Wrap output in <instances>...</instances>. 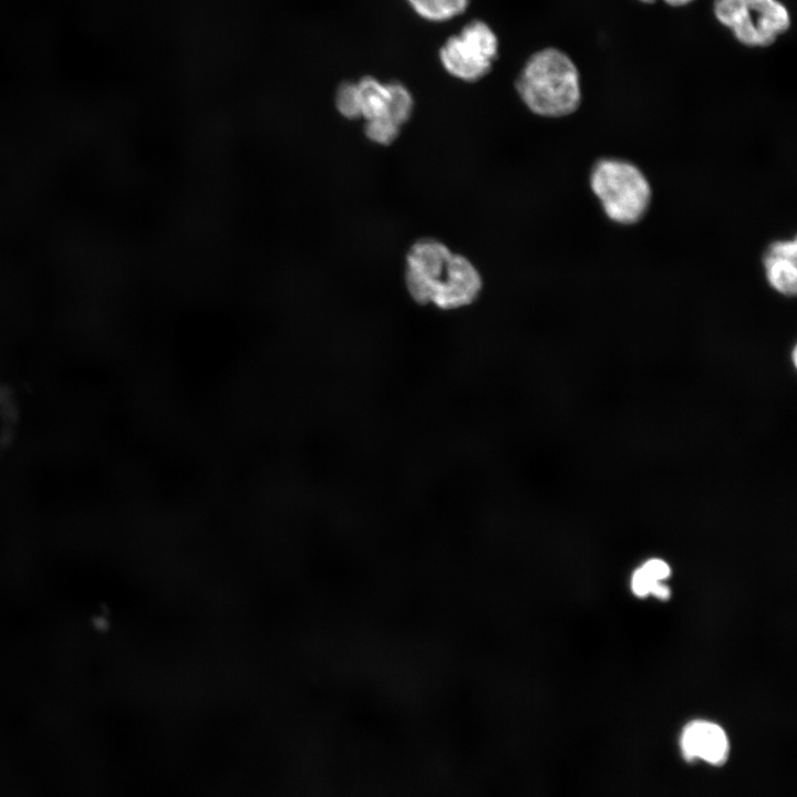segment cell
I'll use <instances>...</instances> for the list:
<instances>
[{"mask_svg": "<svg viewBox=\"0 0 797 797\" xmlns=\"http://www.w3.org/2000/svg\"><path fill=\"white\" fill-rule=\"evenodd\" d=\"M405 261V286L420 304L454 310L473 303L482 291L483 279L475 265L436 238L415 240Z\"/></svg>", "mask_w": 797, "mask_h": 797, "instance_id": "cell-1", "label": "cell"}, {"mask_svg": "<svg viewBox=\"0 0 797 797\" xmlns=\"http://www.w3.org/2000/svg\"><path fill=\"white\" fill-rule=\"evenodd\" d=\"M515 90L524 105L542 117H562L581 102L580 75L570 56L557 48L529 55L520 69Z\"/></svg>", "mask_w": 797, "mask_h": 797, "instance_id": "cell-2", "label": "cell"}, {"mask_svg": "<svg viewBox=\"0 0 797 797\" xmlns=\"http://www.w3.org/2000/svg\"><path fill=\"white\" fill-rule=\"evenodd\" d=\"M590 186L605 215L618 224L638 222L651 203L652 193L646 177L628 161H598L590 174Z\"/></svg>", "mask_w": 797, "mask_h": 797, "instance_id": "cell-3", "label": "cell"}, {"mask_svg": "<svg viewBox=\"0 0 797 797\" xmlns=\"http://www.w3.org/2000/svg\"><path fill=\"white\" fill-rule=\"evenodd\" d=\"M720 23L747 46H769L790 27L787 8L778 0H714Z\"/></svg>", "mask_w": 797, "mask_h": 797, "instance_id": "cell-4", "label": "cell"}, {"mask_svg": "<svg viewBox=\"0 0 797 797\" xmlns=\"http://www.w3.org/2000/svg\"><path fill=\"white\" fill-rule=\"evenodd\" d=\"M498 53L499 40L494 29L482 19H473L442 43L438 60L452 77L472 83L493 70Z\"/></svg>", "mask_w": 797, "mask_h": 797, "instance_id": "cell-5", "label": "cell"}, {"mask_svg": "<svg viewBox=\"0 0 797 797\" xmlns=\"http://www.w3.org/2000/svg\"><path fill=\"white\" fill-rule=\"evenodd\" d=\"M360 115L402 128L414 111V97L408 87L398 80L383 82L372 75L356 82Z\"/></svg>", "mask_w": 797, "mask_h": 797, "instance_id": "cell-6", "label": "cell"}, {"mask_svg": "<svg viewBox=\"0 0 797 797\" xmlns=\"http://www.w3.org/2000/svg\"><path fill=\"white\" fill-rule=\"evenodd\" d=\"M679 746L687 762L712 766L724 764L731 747L726 732L718 724L705 720L690 722L680 735Z\"/></svg>", "mask_w": 797, "mask_h": 797, "instance_id": "cell-7", "label": "cell"}, {"mask_svg": "<svg viewBox=\"0 0 797 797\" xmlns=\"http://www.w3.org/2000/svg\"><path fill=\"white\" fill-rule=\"evenodd\" d=\"M763 263L768 283L779 293L794 296L797 290L796 239L778 240L766 250Z\"/></svg>", "mask_w": 797, "mask_h": 797, "instance_id": "cell-8", "label": "cell"}, {"mask_svg": "<svg viewBox=\"0 0 797 797\" xmlns=\"http://www.w3.org/2000/svg\"><path fill=\"white\" fill-rule=\"evenodd\" d=\"M421 19L442 23L463 14L472 0H405Z\"/></svg>", "mask_w": 797, "mask_h": 797, "instance_id": "cell-9", "label": "cell"}, {"mask_svg": "<svg viewBox=\"0 0 797 797\" xmlns=\"http://www.w3.org/2000/svg\"><path fill=\"white\" fill-rule=\"evenodd\" d=\"M335 106L340 114L350 120L361 117L356 82H343L335 93Z\"/></svg>", "mask_w": 797, "mask_h": 797, "instance_id": "cell-10", "label": "cell"}, {"mask_svg": "<svg viewBox=\"0 0 797 797\" xmlns=\"http://www.w3.org/2000/svg\"><path fill=\"white\" fill-rule=\"evenodd\" d=\"M661 581L652 579L641 567L632 576L631 587L638 597L651 594L654 587Z\"/></svg>", "mask_w": 797, "mask_h": 797, "instance_id": "cell-11", "label": "cell"}, {"mask_svg": "<svg viewBox=\"0 0 797 797\" xmlns=\"http://www.w3.org/2000/svg\"><path fill=\"white\" fill-rule=\"evenodd\" d=\"M641 569L656 581L666 579L671 572L669 565L661 559H650L641 567Z\"/></svg>", "mask_w": 797, "mask_h": 797, "instance_id": "cell-12", "label": "cell"}, {"mask_svg": "<svg viewBox=\"0 0 797 797\" xmlns=\"http://www.w3.org/2000/svg\"><path fill=\"white\" fill-rule=\"evenodd\" d=\"M639 1L644 2V3H652V2H654V0H639ZM664 1H665L667 4H670V6L681 7V6H685V4L690 3V2H692L693 0H664Z\"/></svg>", "mask_w": 797, "mask_h": 797, "instance_id": "cell-13", "label": "cell"}]
</instances>
